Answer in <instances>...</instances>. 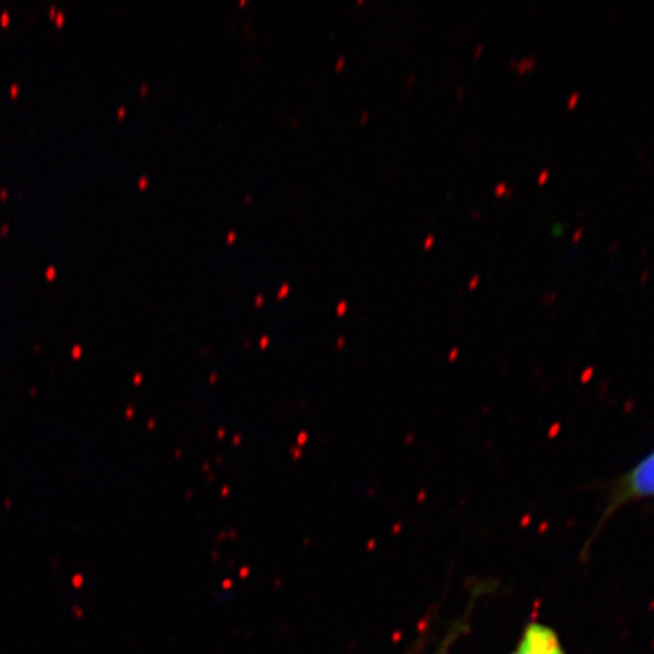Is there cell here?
<instances>
[{"label":"cell","instance_id":"6da1fadb","mask_svg":"<svg viewBox=\"0 0 654 654\" xmlns=\"http://www.w3.org/2000/svg\"><path fill=\"white\" fill-rule=\"evenodd\" d=\"M654 500V448L610 486L596 532L621 509Z\"/></svg>","mask_w":654,"mask_h":654},{"label":"cell","instance_id":"7a4b0ae2","mask_svg":"<svg viewBox=\"0 0 654 654\" xmlns=\"http://www.w3.org/2000/svg\"><path fill=\"white\" fill-rule=\"evenodd\" d=\"M514 654H566L553 629L532 622L526 627Z\"/></svg>","mask_w":654,"mask_h":654},{"label":"cell","instance_id":"3957f363","mask_svg":"<svg viewBox=\"0 0 654 654\" xmlns=\"http://www.w3.org/2000/svg\"><path fill=\"white\" fill-rule=\"evenodd\" d=\"M536 67V58L535 56H524V58H521V60L517 61V65H515V70L520 73V74H524V73H529V71H532L533 68Z\"/></svg>","mask_w":654,"mask_h":654},{"label":"cell","instance_id":"277c9868","mask_svg":"<svg viewBox=\"0 0 654 654\" xmlns=\"http://www.w3.org/2000/svg\"><path fill=\"white\" fill-rule=\"evenodd\" d=\"M579 103H580V93H579V91H573V93L570 94V97H568L566 108H568L570 111H573V109H576V108L579 106Z\"/></svg>","mask_w":654,"mask_h":654},{"label":"cell","instance_id":"5b68a950","mask_svg":"<svg viewBox=\"0 0 654 654\" xmlns=\"http://www.w3.org/2000/svg\"><path fill=\"white\" fill-rule=\"evenodd\" d=\"M507 189H509V185L506 183V182H498L495 186H494V194H495V197H504L506 195V192H507Z\"/></svg>","mask_w":654,"mask_h":654},{"label":"cell","instance_id":"8992f818","mask_svg":"<svg viewBox=\"0 0 654 654\" xmlns=\"http://www.w3.org/2000/svg\"><path fill=\"white\" fill-rule=\"evenodd\" d=\"M548 178H550V170H548V168L541 170V173H539V176H537V185H539V186H544V185L548 182Z\"/></svg>","mask_w":654,"mask_h":654},{"label":"cell","instance_id":"52a82bcc","mask_svg":"<svg viewBox=\"0 0 654 654\" xmlns=\"http://www.w3.org/2000/svg\"><path fill=\"white\" fill-rule=\"evenodd\" d=\"M433 244H435V235H433V234H430V235H427V238L424 239V248H425V250H429V248H432V247H433Z\"/></svg>","mask_w":654,"mask_h":654},{"label":"cell","instance_id":"ba28073f","mask_svg":"<svg viewBox=\"0 0 654 654\" xmlns=\"http://www.w3.org/2000/svg\"><path fill=\"white\" fill-rule=\"evenodd\" d=\"M483 50H485V44H483V43H478L476 47H474V55H473V56H474L476 60H478V58L481 56Z\"/></svg>","mask_w":654,"mask_h":654},{"label":"cell","instance_id":"9c48e42d","mask_svg":"<svg viewBox=\"0 0 654 654\" xmlns=\"http://www.w3.org/2000/svg\"><path fill=\"white\" fill-rule=\"evenodd\" d=\"M478 280H480V276H478V274H474V276L470 279V282H468V288H470V290H476L477 285H478Z\"/></svg>","mask_w":654,"mask_h":654},{"label":"cell","instance_id":"30bf717a","mask_svg":"<svg viewBox=\"0 0 654 654\" xmlns=\"http://www.w3.org/2000/svg\"><path fill=\"white\" fill-rule=\"evenodd\" d=\"M582 238H583V229H582V228H579V229H576V232L573 234V242H579Z\"/></svg>","mask_w":654,"mask_h":654},{"label":"cell","instance_id":"8fae6325","mask_svg":"<svg viewBox=\"0 0 654 654\" xmlns=\"http://www.w3.org/2000/svg\"><path fill=\"white\" fill-rule=\"evenodd\" d=\"M464 94H465V87H464V85L458 87V90H456V97L461 100V99L464 97Z\"/></svg>","mask_w":654,"mask_h":654},{"label":"cell","instance_id":"7c38bea8","mask_svg":"<svg viewBox=\"0 0 654 654\" xmlns=\"http://www.w3.org/2000/svg\"><path fill=\"white\" fill-rule=\"evenodd\" d=\"M647 279H648V271H644V273H642V274H641V277H639V280H641V282H645V280H647Z\"/></svg>","mask_w":654,"mask_h":654},{"label":"cell","instance_id":"4fadbf2b","mask_svg":"<svg viewBox=\"0 0 654 654\" xmlns=\"http://www.w3.org/2000/svg\"><path fill=\"white\" fill-rule=\"evenodd\" d=\"M471 217H473L474 220H478V218L481 217V214H480L478 211H474V212H471Z\"/></svg>","mask_w":654,"mask_h":654},{"label":"cell","instance_id":"5bb4252c","mask_svg":"<svg viewBox=\"0 0 654 654\" xmlns=\"http://www.w3.org/2000/svg\"><path fill=\"white\" fill-rule=\"evenodd\" d=\"M517 61H518L517 58H512V60H510V62H509V67H510V68H515V65H517Z\"/></svg>","mask_w":654,"mask_h":654},{"label":"cell","instance_id":"9a60e30c","mask_svg":"<svg viewBox=\"0 0 654 654\" xmlns=\"http://www.w3.org/2000/svg\"><path fill=\"white\" fill-rule=\"evenodd\" d=\"M512 194H514V189H512V188H509L504 197H506V198H509V197H512Z\"/></svg>","mask_w":654,"mask_h":654},{"label":"cell","instance_id":"2e32d148","mask_svg":"<svg viewBox=\"0 0 654 654\" xmlns=\"http://www.w3.org/2000/svg\"><path fill=\"white\" fill-rule=\"evenodd\" d=\"M616 247H619V244H618V241H613V244H612V251H615V248Z\"/></svg>","mask_w":654,"mask_h":654}]
</instances>
